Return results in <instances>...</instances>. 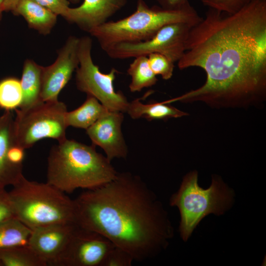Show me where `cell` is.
Here are the masks:
<instances>
[{"label": "cell", "mask_w": 266, "mask_h": 266, "mask_svg": "<svg viewBox=\"0 0 266 266\" xmlns=\"http://www.w3.org/2000/svg\"><path fill=\"white\" fill-rule=\"evenodd\" d=\"M180 69L199 67L200 88L169 100L234 104L263 99L266 92V0H252L238 12L209 8L191 29Z\"/></svg>", "instance_id": "1"}, {"label": "cell", "mask_w": 266, "mask_h": 266, "mask_svg": "<svg viewBox=\"0 0 266 266\" xmlns=\"http://www.w3.org/2000/svg\"><path fill=\"white\" fill-rule=\"evenodd\" d=\"M74 222L97 232L142 262L168 243L173 229L153 191L138 176L118 172L112 181L73 200Z\"/></svg>", "instance_id": "2"}, {"label": "cell", "mask_w": 266, "mask_h": 266, "mask_svg": "<svg viewBox=\"0 0 266 266\" xmlns=\"http://www.w3.org/2000/svg\"><path fill=\"white\" fill-rule=\"evenodd\" d=\"M47 182L66 194L92 189L113 180L118 172L96 146L66 139L50 149Z\"/></svg>", "instance_id": "3"}, {"label": "cell", "mask_w": 266, "mask_h": 266, "mask_svg": "<svg viewBox=\"0 0 266 266\" xmlns=\"http://www.w3.org/2000/svg\"><path fill=\"white\" fill-rule=\"evenodd\" d=\"M202 18L191 5L170 10L160 6L149 7L144 0H136V9L131 15L117 21H107L89 33L105 51L118 43L147 40L166 25L183 22L194 26Z\"/></svg>", "instance_id": "4"}, {"label": "cell", "mask_w": 266, "mask_h": 266, "mask_svg": "<svg viewBox=\"0 0 266 266\" xmlns=\"http://www.w3.org/2000/svg\"><path fill=\"white\" fill-rule=\"evenodd\" d=\"M15 217L30 229L74 222L73 200L47 183L23 175L8 192Z\"/></svg>", "instance_id": "5"}, {"label": "cell", "mask_w": 266, "mask_h": 266, "mask_svg": "<svg viewBox=\"0 0 266 266\" xmlns=\"http://www.w3.org/2000/svg\"><path fill=\"white\" fill-rule=\"evenodd\" d=\"M196 171L188 173L179 189L170 199V205L178 207L180 214L179 232L186 241L200 222L207 215L223 214L233 204L234 193L219 177H212L207 189L200 187Z\"/></svg>", "instance_id": "6"}, {"label": "cell", "mask_w": 266, "mask_h": 266, "mask_svg": "<svg viewBox=\"0 0 266 266\" xmlns=\"http://www.w3.org/2000/svg\"><path fill=\"white\" fill-rule=\"evenodd\" d=\"M15 110V137L18 145L24 149L32 147L43 138H51L58 142L66 139L65 116L67 111L63 102L41 101Z\"/></svg>", "instance_id": "7"}, {"label": "cell", "mask_w": 266, "mask_h": 266, "mask_svg": "<svg viewBox=\"0 0 266 266\" xmlns=\"http://www.w3.org/2000/svg\"><path fill=\"white\" fill-rule=\"evenodd\" d=\"M92 47L91 37L79 38V64L75 70L77 89L97 99L109 111L126 112L129 101L121 91H116L114 87L118 70L112 68L107 73L100 71L92 60Z\"/></svg>", "instance_id": "8"}, {"label": "cell", "mask_w": 266, "mask_h": 266, "mask_svg": "<svg viewBox=\"0 0 266 266\" xmlns=\"http://www.w3.org/2000/svg\"><path fill=\"white\" fill-rule=\"evenodd\" d=\"M192 27L183 22L168 24L162 27L147 40L118 43L104 52L114 59H125L160 53L175 63L180 59L185 51L186 41Z\"/></svg>", "instance_id": "9"}, {"label": "cell", "mask_w": 266, "mask_h": 266, "mask_svg": "<svg viewBox=\"0 0 266 266\" xmlns=\"http://www.w3.org/2000/svg\"><path fill=\"white\" fill-rule=\"evenodd\" d=\"M114 246L102 235L77 225L65 248L50 266H103Z\"/></svg>", "instance_id": "10"}, {"label": "cell", "mask_w": 266, "mask_h": 266, "mask_svg": "<svg viewBox=\"0 0 266 266\" xmlns=\"http://www.w3.org/2000/svg\"><path fill=\"white\" fill-rule=\"evenodd\" d=\"M79 38L70 36L58 51L51 65L41 67L40 98L43 101L58 100V96L66 86L79 64Z\"/></svg>", "instance_id": "11"}, {"label": "cell", "mask_w": 266, "mask_h": 266, "mask_svg": "<svg viewBox=\"0 0 266 266\" xmlns=\"http://www.w3.org/2000/svg\"><path fill=\"white\" fill-rule=\"evenodd\" d=\"M17 142L12 111L0 116V189L15 184L23 176L25 153Z\"/></svg>", "instance_id": "12"}, {"label": "cell", "mask_w": 266, "mask_h": 266, "mask_svg": "<svg viewBox=\"0 0 266 266\" xmlns=\"http://www.w3.org/2000/svg\"><path fill=\"white\" fill-rule=\"evenodd\" d=\"M123 113L108 110L86 130L92 144L101 148L110 161L115 158L125 159L128 155L122 132Z\"/></svg>", "instance_id": "13"}, {"label": "cell", "mask_w": 266, "mask_h": 266, "mask_svg": "<svg viewBox=\"0 0 266 266\" xmlns=\"http://www.w3.org/2000/svg\"><path fill=\"white\" fill-rule=\"evenodd\" d=\"M76 227L75 222H68L32 229L28 244L50 266L65 248Z\"/></svg>", "instance_id": "14"}, {"label": "cell", "mask_w": 266, "mask_h": 266, "mask_svg": "<svg viewBox=\"0 0 266 266\" xmlns=\"http://www.w3.org/2000/svg\"><path fill=\"white\" fill-rule=\"evenodd\" d=\"M127 2V0H83L78 6L69 7L64 18L89 33L107 22Z\"/></svg>", "instance_id": "15"}, {"label": "cell", "mask_w": 266, "mask_h": 266, "mask_svg": "<svg viewBox=\"0 0 266 266\" xmlns=\"http://www.w3.org/2000/svg\"><path fill=\"white\" fill-rule=\"evenodd\" d=\"M12 13L22 16L29 28L40 34H49L57 23V15L33 0H20Z\"/></svg>", "instance_id": "16"}, {"label": "cell", "mask_w": 266, "mask_h": 266, "mask_svg": "<svg viewBox=\"0 0 266 266\" xmlns=\"http://www.w3.org/2000/svg\"><path fill=\"white\" fill-rule=\"evenodd\" d=\"M140 98L129 102L126 113L133 119L144 118L149 121L154 120L166 121L169 118H179L187 113L179 110L165 101H150L143 103Z\"/></svg>", "instance_id": "17"}, {"label": "cell", "mask_w": 266, "mask_h": 266, "mask_svg": "<svg viewBox=\"0 0 266 266\" xmlns=\"http://www.w3.org/2000/svg\"><path fill=\"white\" fill-rule=\"evenodd\" d=\"M41 67L33 60L25 61L20 80L23 99L19 108H26L43 101L40 98Z\"/></svg>", "instance_id": "18"}, {"label": "cell", "mask_w": 266, "mask_h": 266, "mask_svg": "<svg viewBox=\"0 0 266 266\" xmlns=\"http://www.w3.org/2000/svg\"><path fill=\"white\" fill-rule=\"evenodd\" d=\"M108 110L97 99L90 95L77 108L68 112L65 116L67 127L87 130Z\"/></svg>", "instance_id": "19"}, {"label": "cell", "mask_w": 266, "mask_h": 266, "mask_svg": "<svg viewBox=\"0 0 266 266\" xmlns=\"http://www.w3.org/2000/svg\"><path fill=\"white\" fill-rule=\"evenodd\" d=\"M131 77L129 88L131 92H140L145 88L152 87L158 81L156 75L151 69L147 56L134 58L127 69Z\"/></svg>", "instance_id": "20"}, {"label": "cell", "mask_w": 266, "mask_h": 266, "mask_svg": "<svg viewBox=\"0 0 266 266\" xmlns=\"http://www.w3.org/2000/svg\"><path fill=\"white\" fill-rule=\"evenodd\" d=\"M2 266H46L43 260L28 244L0 250Z\"/></svg>", "instance_id": "21"}, {"label": "cell", "mask_w": 266, "mask_h": 266, "mask_svg": "<svg viewBox=\"0 0 266 266\" xmlns=\"http://www.w3.org/2000/svg\"><path fill=\"white\" fill-rule=\"evenodd\" d=\"M31 231L16 218L0 224V250L28 244Z\"/></svg>", "instance_id": "22"}, {"label": "cell", "mask_w": 266, "mask_h": 266, "mask_svg": "<svg viewBox=\"0 0 266 266\" xmlns=\"http://www.w3.org/2000/svg\"><path fill=\"white\" fill-rule=\"evenodd\" d=\"M23 99L20 80L8 77L0 80V109L12 111L20 107Z\"/></svg>", "instance_id": "23"}, {"label": "cell", "mask_w": 266, "mask_h": 266, "mask_svg": "<svg viewBox=\"0 0 266 266\" xmlns=\"http://www.w3.org/2000/svg\"><path fill=\"white\" fill-rule=\"evenodd\" d=\"M147 57L149 66L156 75H161L164 80H168L172 77L174 63L160 53H152Z\"/></svg>", "instance_id": "24"}, {"label": "cell", "mask_w": 266, "mask_h": 266, "mask_svg": "<svg viewBox=\"0 0 266 266\" xmlns=\"http://www.w3.org/2000/svg\"><path fill=\"white\" fill-rule=\"evenodd\" d=\"M205 6L228 14H233L252 0H200Z\"/></svg>", "instance_id": "25"}, {"label": "cell", "mask_w": 266, "mask_h": 266, "mask_svg": "<svg viewBox=\"0 0 266 266\" xmlns=\"http://www.w3.org/2000/svg\"><path fill=\"white\" fill-rule=\"evenodd\" d=\"M133 261L128 252L115 245L108 254L103 266H131Z\"/></svg>", "instance_id": "26"}, {"label": "cell", "mask_w": 266, "mask_h": 266, "mask_svg": "<svg viewBox=\"0 0 266 266\" xmlns=\"http://www.w3.org/2000/svg\"><path fill=\"white\" fill-rule=\"evenodd\" d=\"M15 218L8 192L0 189V224Z\"/></svg>", "instance_id": "27"}, {"label": "cell", "mask_w": 266, "mask_h": 266, "mask_svg": "<svg viewBox=\"0 0 266 266\" xmlns=\"http://www.w3.org/2000/svg\"><path fill=\"white\" fill-rule=\"evenodd\" d=\"M56 15L64 17L69 7L68 0H33Z\"/></svg>", "instance_id": "28"}, {"label": "cell", "mask_w": 266, "mask_h": 266, "mask_svg": "<svg viewBox=\"0 0 266 266\" xmlns=\"http://www.w3.org/2000/svg\"><path fill=\"white\" fill-rule=\"evenodd\" d=\"M163 9L176 10L183 9L191 4L189 0H156Z\"/></svg>", "instance_id": "29"}, {"label": "cell", "mask_w": 266, "mask_h": 266, "mask_svg": "<svg viewBox=\"0 0 266 266\" xmlns=\"http://www.w3.org/2000/svg\"><path fill=\"white\" fill-rule=\"evenodd\" d=\"M20 0H3V11L12 12Z\"/></svg>", "instance_id": "30"}, {"label": "cell", "mask_w": 266, "mask_h": 266, "mask_svg": "<svg viewBox=\"0 0 266 266\" xmlns=\"http://www.w3.org/2000/svg\"><path fill=\"white\" fill-rule=\"evenodd\" d=\"M3 0H0V23L2 19V12L4 11L3 9Z\"/></svg>", "instance_id": "31"}, {"label": "cell", "mask_w": 266, "mask_h": 266, "mask_svg": "<svg viewBox=\"0 0 266 266\" xmlns=\"http://www.w3.org/2000/svg\"><path fill=\"white\" fill-rule=\"evenodd\" d=\"M81 0H68L69 2H71L74 4H76L80 2Z\"/></svg>", "instance_id": "32"}, {"label": "cell", "mask_w": 266, "mask_h": 266, "mask_svg": "<svg viewBox=\"0 0 266 266\" xmlns=\"http://www.w3.org/2000/svg\"><path fill=\"white\" fill-rule=\"evenodd\" d=\"M0 266H2V264H1V263L0 261Z\"/></svg>", "instance_id": "33"}]
</instances>
